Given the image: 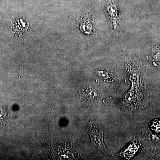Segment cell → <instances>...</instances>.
I'll list each match as a JSON object with an SVG mask.
<instances>
[{
  "mask_svg": "<svg viewBox=\"0 0 160 160\" xmlns=\"http://www.w3.org/2000/svg\"><path fill=\"white\" fill-rule=\"evenodd\" d=\"M86 129L90 136L92 145L106 156H111L112 154L111 152L108 150L104 143L102 126L94 120L88 123Z\"/></svg>",
  "mask_w": 160,
  "mask_h": 160,
  "instance_id": "6da1fadb",
  "label": "cell"
},
{
  "mask_svg": "<svg viewBox=\"0 0 160 160\" xmlns=\"http://www.w3.org/2000/svg\"><path fill=\"white\" fill-rule=\"evenodd\" d=\"M140 147V145L138 142L136 140H133L118 155L127 159H130L137 152Z\"/></svg>",
  "mask_w": 160,
  "mask_h": 160,
  "instance_id": "7a4b0ae2",
  "label": "cell"
},
{
  "mask_svg": "<svg viewBox=\"0 0 160 160\" xmlns=\"http://www.w3.org/2000/svg\"><path fill=\"white\" fill-rule=\"evenodd\" d=\"M82 98L86 102L89 103L96 102L100 98V94L97 90L91 87H85L81 90Z\"/></svg>",
  "mask_w": 160,
  "mask_h": 160,
  "instance_id": "3957f363",
  "label": "cell"
},
{
  "mask_svg": "<svg viewBox=\"0 0 160 160\" xmlns=\"http://www.w3.org/2000/svg\"><path fill=\"white\" fill-rule=\"evenodd\" d=\"M99 77L102 79L109 82H115V79L111 76V75L109 74L108 72L104 71H99L98 72Z\"/></svg>",
  "mask_w": 160,
  "mask_h": 160,
  "instance_id": "277c9868",
  "label": "cell"
},
{
  "mask_svg": "<svg viewBox=\"0 0 160 160\" xmlns=\"http://www.w3.org/2000/svg\"><path fill=\"white\" fill-rule=\"evenodd\" d=\"M151 129L158 133H160V119H156L152 122Z\"/></svg>",
  "mask_w": 160,
  "mask_h": 160,
  "instance_id": "5b68a950",
  "label": "cell"
}]
</instances>
